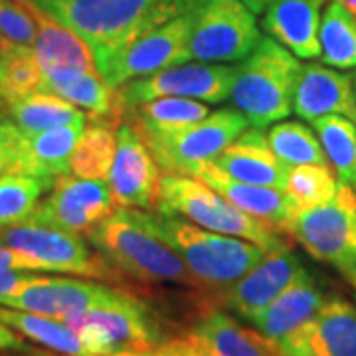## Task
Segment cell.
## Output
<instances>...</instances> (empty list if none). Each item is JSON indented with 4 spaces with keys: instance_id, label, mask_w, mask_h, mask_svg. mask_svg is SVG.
I'll return each instance as SVG.
<instances>
[{
    "instance_id": "obj_1",
    "label": "cell",
    "mask_w": 356,
    "mask_h": 356,
    "mask_svg": "<svg viewBox=\"0 0 356 356\" xmlns=\"http://www.w3.org/2000/svg\"><path fill=\"white\" fill-rule=\"evenodd\" d=\"M88 42L95 65L140 34L191 13L196 0H36Z\"/></svg>"
},
{
    "instance_id": "obj_2",
    "label": "cell",
    "mask_w": 356,
    "mask_h": 356,
    "mask_svg": "<svg viewBox=\"0 0 356 356\" xmlns=\"http://www.w3.org/2000/svg\"><path fill=\"white\" fill-rule=\"evenodd\" d=\"M86 240L115 269L125 271L135 280L198 287L180 255L154 232L149 212L117 208L111 216L89 232Z\"/></svg>"
},
{
    "instance_id": "obj_3",
    "label": "cell",
    "mask_w": 356,
    "mask_h": 356,
    "mask_svg": "<svg viewBox=\"0 0 356 356\" xmlns=\"http://www.w3.org/2000/svg\"><path fill=\"white\" fill-rule=\"evenodd\" d=\"M149 222L180 255L200 289L226 291L267 254L254 242L204 229L178 216L149 212Z\"/></svg>"
},
{
    "instance_id": "obj_4",
    "label": "cell",
    "mask_w": 356,
    "mask_h": 356,
    "mask_svg": "<svg viewBox=\"0 0 356 356\" xmlns=\"http://www.w3.org/2000/svg\"><path fill=\"white\" fill-rule=\"evenodd\" d=\"M156 212L165 216L182 218L210 232L254 242L267 254L293 248V243L287 240V234L283 236L281 229L273 228L259 218L245 214L200 178L191 175L163 172Z\"/></svg>"
},
{
    "instance_id": "obj_5",
    "label": "cell",
    "mask_w": 356,
    "mask_h": 356,
    "mask_svg": "<svg viewBox=\"0 0 356 356\" xmlns=\"http://www.w3.org/2000/svg\"><path fill=\"white\" fill-rule=\"evenodd\" d=\"M299 58L273 38H261L234 72L229 99L250 127L266 129L293 111Z\"/></svg>"
},
{
    "instance_id": "obj_6",
    "label": "cell",
    "mask_w": 356,
    "mask_h": 356,
    "mask_svg": "<svg viewBox=\"0 0 356 356\" xmlns=\"http://www.w3.org/2000/svg\"><path fill=\"white\" fill-rule=\"evenodd\" d=\"M287 236L321 264L337 269L356 289V191L339 186L327 204L299 210Z\"/></svg>"
},
{
    "instance_id": "obj_7",
    "label": "cell",
    "mask_w": 356,
    "mask_h": 356,
    "mask_svg": "<svg viewBox=\"0 0 356 356\" xmlns=\"http://www.w3.org/2000/svg\"><path fill=\"white\" fill-rule=\"evenodd\" d=\"M62 321L77 332L91 356L145 348L161 341V329L151 309L123 291H117L99 305L72 311Z\"/></svg>"
},
{
    "instance_id": "obj_8",
    "label": "cell",
    "mask_w": 356,
    "mask_h": 356,
    "mask_svg": "<svg viewBox=\"0 0 356 356\" xmlns=\"http://www.w3.org/2000/svg\"><path fill=\"white\" fill-rule=\"evenodd\" d=\"M188 16V54L196 62H242L261 40L255 14L242 0H196Z\"/></svg>"
},
{
    "instance_id": "obj_9",
    "label": "cell",
    "mask_w": 356,
    "mask_h": 356,
    "mask_svg": "<svg viewBox=\"0 0 356 356\" xmlns=\"http://www.w3.org/2000/svg\"><path fill=\"white\" fill-rule=\"evenodd\" d=\"M0 243L34 259L44 271L74 273L102 281L119 280L115 269L86 238L34 222L0 226Z\"/></svg>"
},
{
    "instance_id": "obj_10",
    "label": "cell",
    "mask_w": 356,
    "mask_h": 356,
    "mask_svg": "<svg viewBox=\"0 0 356 356\" xmlns=\"http://www.w3.org/2000/svg\"><path fill=\"white\" fill-rule=\"evenodd\" d=\"M248 127V119L236 107H224L218 111H210L202 121L178 129L170 135L140 139L147 143L165 172L192 177L198 166L214 161Z\"/></svg>"
},
{
    "instance_id": "obj_11",
    "label": "cell",
    "mask_w": 356,
    "mask_h": 356,
    "mask_svg": "<svg viewBox=\"0 0 356 356\" xmlns=\"http://www.w3.org/2000/svg\"><path fill=\"white\" fill-rule=\"evenodd\" d=\"M188 36L191 16L186 13L129 42L127 46L97 65V72L111 88H121L127 81L151 76L159 70L192 62Z\"/></svg>"
},
{
    "instance_id": "obj_12",
    "label": "cell",
    "mask_w": 356,
    "mask_h": 356,
    "mask_svg": "<svg viewBox=\"0 0 356 356\" xmlns=\"http://www.w3.org/2000/svg\"><path fill=\"white\" fill-rule=\"evenodd\" d=\"M117 210L107 180L64 177L54 178L51 192L36 204L24 222L64 229L77 236H88L97 224Z\"/></svg>"
},
{
    "instance_id": "obj_13",
    "label": "cell",
    "mask_w": 356,
    "mask_h": 356,
    "mask_svg": "<svg viewBox=\"0 0 356 356\" xmlns=\"http://www.w3.org/2000/svg\"><path fill=\"white\" fill-rule=\"evenodd\" d=\"M236 67L212 62H184L159 70L121 86L129 109L159 97H184L202 103H222L229 99Z\"/></svg>"
},
{
    "instance_id": "obj_14",
    "label": "cell",
    "mask_w": 356,
    "mask_h": 356,
    "mask_svg": "<svg viewBox=\"0 0 356 356\" xmlns=\"http://www.w3.org/2000/svg\"><path fill=\"white\" fill-rule=\"evenodd\" d=\"M161 177L159 163L147 143L129 121H123L117 129V151L107 177L117 208L156 212Z\"/></svg>"
},
{
    "instance_id": "obj_15",
    "label": "cell",
    "mask_w": 356,
    "mask_h": 356,
    "mask_svg": "<svg viewBox=\"0 0 356 356\" xmlns=\"http://www.w3.org/2000/svg\"><path fill=\"white\" fill-rule=\"evenodd\" d=\"M280 356H356V307L332 295L313 317L275 343Z\"/></svg>"
},
{
    "instance_id": "obj_16",
    "label": "cell",
    "mask_w": 356,
    "mask_h": 356,
    "mask_svg": "<svg viewBox=\"0 0 356 356\" xmlns=\"http://www.w3.org/2000/svg\"><path fill=\"white\" fill-rule=\"evenodd\" d=\"M115 293L117 289L95 281L40 275L38 280L28 283L18 293L0 297V305L62 321L67 313L99 305L111 299Z\"/></svg>"
},
{
    "instance_id": "obj_17",
    "label": "cell",
    "mask_w": 356,
    "mask_h": 356,
    "mask_svg": "<svg viewBox=\"0 0 356 356\" xmlns=\"http://www.w3.org/2000/svg\"><path fill=\"white\" fill-rule=\"evenodd\" d=\"M34 13L38 22V36L32 50L42 67V86L97 72L93 51L86 40L79 38L72 28L46 13L38 2Z\"/></svg>"
},
{
    "instance_id": "obj_18",
    "label": "cell",
    "mask_w": 356,
    "mask_h": 356,
    "mask_svg": "<svg viewBox=\"0 0 356 356\" xmlns=\"http://www.w3.org/2000/svg\"><path fill=\"white\" fill-rule=\"evenodd\" d=\"M303 269L293 248L269 252L243 277L222 291L224 305L245 321L261 313Z\"/></svg>"
},
{
    "instance_id": "obj_19",
    "label": "cell",
    "mask_w": 356,
    "mask_h": 356,
    "mask_svg": "<svg viewBox=\"0 0 356 356\" xmlns=\"http://www.w3.org/2000/svg\"><path fill=\"white\" fill-rule=\"evenodd\" d=\"M293 111L313 123L327 115H341L356 123L353 77L323 64H305L299 70Z\"/></svg>"
},
{
    "instance_id": "obj_20",
    "label": "cell",
    "mask_w": 356,
    "mask_h": 356,
    "mask_svg": "<svg viewBox=\"0 0 356 356\" xmlns=\"http://www.w3.org/2000/svg\"><path fill=\"white\" fill-rule=\"evenodd\" d=\"M192 177L200 178L210 188H214L220 196L238 206L245 214L264 220L273 228L281 229L283 234H287L291 220L299 212L285 191L236 180L228 177L224 170H220L212 161L198 166Z\"/></svg>"
},
{
    "instance_id": "obj_21",
    "label": "cell",
    "mask_w": 356,
    "mask_h": 356,
    "mask_svg": "<svg viewBox=\"0 0 356 356\" xmlns=\"http://www.w3.org/2000/svg\"><path fill=\"white\" fill-rule=\"evenodd\" d=\"M212 163L236 180L285 191L289 168L271 151L261 129H245Z\"/></svg>"
},
{
    "instance_id": "obj_22",
    "label": "cell",
    "mask_w": 356,
    "mask_h": 356,
    "mask_svg": "<svg viewBox=\"0 0 356 356\" xmlns=\"http://www.w3.org/2000/svg\"><path fill=\"white\" fill-rule=\"evenodd\" d=\"M318 0H271L261 16V28L301 60L321 56Z\"/></svg>"
},
{
    "instance_id": "obj_23",
    "label": "cell",
    "mask_w": 356,
    "mask_h": 356,
    "mask_svg": "<svg viewBox=\"0 0 356 356\" xmlns=\"http://www.w3.org/2000/svg\"><path fill=\"white\" fill-rule=\"evenodd\" d=\"M325 293L305 267L283 291L250 323L275 344L313 317L325 301Z\"/></svg>"
},
{
    "instance_id": "obj_24",
    "label": "cell",
    "mask_w": 356,
    "mask_h": 356,
    "mask_svg": "<svg viewBox=\"0 0 356 356\" xmlns=\"http://www.w3.org/2000/svg\"><path fill=\"white\" fill-rule=\"evenodd\" d=\"M88 123H70L34 135H22L16 145L18 172L54 178L72 172V154Z\"/></svg>"
},
{
    "instance_id": "obj_25",
    "label": "cell",
    "mask_w": 356,
    "mask_h": 356,
    "mask_svg": "<svg viewBox=\"0 0 356 356\" xmlns=\"http://www.w3.org/2000/svg\"><path fill=\"white\" fill-rule=\"evenodd\" d=\"M192 334L210 356H280L275 344L261 332L245 329L224 311L206 313Z\"/></svg>"
},
{
    "instance_id": "obj_26",
    "label": "cell",
    "mask_w": 356,
    "mask_h": 356,
    "mask_svg": "<svg viewBox=\"0 0 356 356\" xmlns=\"http://www.w3.org/2000/svg\"><path fill=\"white\" fill-rule=\"evenodd\" d=\"M208 113L210 107L196 99L159 97L129 109L125 121L137 129L143 139H149V137H165L178 129L194 125L202 121Z\"/></svg>"
},
{
    "instance_id": "obj_27",
    "label": "cell",
    "mask_w": 356,
    "mask_h": 356,
    "mask_svg": "<svg viewBox=\"0 0 356 356\" xmlns=\"http://www.w3.org/2000/svg\"><path fill=\"white\" fill-rule=\"evenodd\" d=\"M4 113L22 131V135H34L70 123H88V115L79 107L50 91H34L6 103Z\"/></svg>"
},
{
    "instance_id": "obj_28",
    "label": "cell",
    "mask_w": 356,
    "mask_h": 356,
    "mask_svg": "<svg viewBox=\"0 0 356 356\" xmlns=\"http://www.w3.org/2000/svg\"><path fill=\"white\" fill-rule=\"evenodd\" d=\"M0 318L18 334L42 344L51 353L64 356H91L86 344L77 337V332L72 331L60 318L2 305H0Z\"/></svg>"
},
{
    "instance_id": "obj_29",
    "label": "cell",
    "mask_w": 356,
    "mask_h": 356,
    "mask_svg": "<svg viewBox=\"0 0 356 356\" xmlns=\"http://www.w3.org/2000/svg\"><path fill=\"white\" fill-rule=\"evenodd\" d=\"M323 64L353 70L356 67V16L339 0H331L321 16L318 26Z\"/></svg>"
},
{
    "instance_id": "obj_30",
    "label": "cell",
    "mask_w": 356,
    "mask_h": 356,
    "mask_svg": "<svg viewBox=\"0 0 356 356\" xmlns=\"http://www.w3.org/2000/svg\"><path fill=\"white\" fill-rule=\"evenodd\" d=\"M318 140L331 161L339 182L348 184L356 191V123L341 117L327 115L313 121Z\"/></svg>"
},
{
    "instance_id": "obj_31",
    "label": "cell",
    "mask_w": 356,
    "mask_h": 356,
    "mask_svg": "<svg viewBox=\"0 0 356 356\" xmlns=\"http://www.w3.org/2000/svg\"><path fill=\"white\" fill-rule=\"evenodd\" d=\"M271 151L287 168L297 165H329L317 135L301 121H281L267 131Z\"/></svg>"
},
{
    "instance_id": "obj_32",
    "label": "cell",
    "mask_w": 356,
    "mask_h": 356,
    "mask_svg": "<svg viewBox=\"0 0 356 356\" xmlns=\"http://www.w3.org/2000/svg\"><path fill=\"white\" fill-rule=\"evenodd\" d=\"M117 151V131L91 123L86 125L72 154V172L79 178L107 180Z\"/></svg>"
},
{
    "instance_id": "obj_33",
    "label": "cell",
    "mask_w": 356,
    "mask_h": 356,
    "mask_svg": "<svg viewBox=\"0 0 356 356\" xmlns=\"http://www.w3.org/2000/svg\"><path fill=\"white\" fill-rule=\"evenodd\" d=\"M50 178L10 172L0 177V226L18 224L30 218L42 194L51 188Z\"/></svg>"
},
{
    "instance_id": "obj_34",
    "label": "cell",
    "mask_w": 356,
    "mask_h": 356,
    "mask_svg": "<svg viewBox=\"0 0 356 356\" xmlns=\"http://www.w3.org/2000/svg\"><path fill=\"white\" fill-rule=\"evenodd\" d=\"M341 182L334 178L329 165H297L287 170L285 192L297 210L315 208L332 200Z\"/></svg>"
},
{
    "instance_id": "obj_35",
    "label": "cell",
    "mask_w": 356,
    "mask_h": 356,
    "mask_svg": "<svg viewBox=\"0 0 356 356\" xmlns=\"http://www.w3.org/2000/svg\"><path fill=\"white\" fill-rule=\"evenodd\" d=\"M42 77V67L34 56V50L8 44L6 62L0 72V97L4 107L14 99L40 91Z\"/></svg>"
},
{
    "instance_id": "obj_36",
    "label": "cell",
    "mask_w": 356,
    "mask_h": 356,
    "mask_svg": "<svg viewBox=\"0 0 356 356\" xmlns=\"http://www.w3.org/2000/svg\"><path fill=\"white\" fill-rule=\"evenodd\" d=\"M36 0H0V38L18 48H34L38 36Z\"/></svg>"
},
{
    "instance_id": "obj_37",
    "label": "cell",
    "mask_w": 356,
    "mask_h": 356,
    "mask_svg": "<svg viewBox=\"0 0 356 356\" xmlns=\"http://www.w3.org/2000/svg\"><path fill=\"white\" fill-rule=\"evenodd\" d=\"M107 356H210L206 353L204 344L194 337H175L168 341H159L156 344L145 346V348H129V350H119Z\"/></svg>"
},
{
    "instance_id": "obj_38",
    "label": "cell",
    "mask_w": 356,
    "mask_h": 356,
    "mask_svg": "<svg viewBox=\"0 0 356 356\" xmlns=\"http://www.w3.org/2000/svg\"><path fill=\"white\" fill-rule=\"evenodd\" d=\"M36 271H22V269H2L0 271V297L14 295L28 283L38 280Z\"/></svg>"
},
{
    "instance_id": "obj_39",
    "label": "cell",
    "mask_w": 356,
    "mask_h": 356,
    "mask_svg": "<svg viewBox=\"0 0 356 356\" xmlns=\"http://www.w3.org/2000/svg\"><path fill=\"white\" fill-rule=\"evenodd\" d=\"M2 269H22V271H44L40 264L30 259L28 255L16 252L13 248H6L0 243V271Z\"/></svg>"
},
{
    "instance_id": "obj_40",
    "label": "cell",
    "mask_w": 356,
    "mask_h": 356,
    "mask_svg": "<svg viewBox=\"0 0 356 356\" xmlns=\"http://www.w3.org/2000/svg\"><path fill=\"white\" fill-rule=\"evenodd\" d=\"M0 348L2 350H20V353L26 348L20 334H16V331L10 329L2 318H0Z\"/></svg>"
},
{
    "instance_id": "obj_41",
    "label": "cell",
    "mask_w": 356,
    "mask_h": 356,
    "mask_svg": "<svg viewBox=\"0 0 356 356\" xmlns=\"http://www.w3.org/2000/svg\"><path fill=\"white\" fill-rule=\"evenodd\" d=\"M20 139H22V131L14 125V121L0 117V149L14 147Z\"/></svg>"
},
{
    "instance_id": "obj_42",
    "label": "cell",
    "mask_w": 356,
    "mask_h": 356,
    "mask_svg": "<svg viewBox=\"0 0 356 356\" xmlns=\"http://www.w3.org/2000/svg\"><path fill=\"white\" fill-rule=\"evenodd\" d=\"M18 172V153H16V145L0 149V177Z\"/></svg>"
},
{
    "instance_id": "obj_43",
    "label": "cell",
    "mask_w": 356,
    "mask_h": 356,
    "mask_svg": "<svg viewBox=\"0 0 356 356\" xmlns=\"http://www.w3.org/2000/svg\"><path fill=\"white\" fill-rule=\"evenodd\" d=\"M242 2L254 14H264V10H266L267 4H269L271 0H242Z\"/></svg>"
},
{
    "instance_id": "obj_44",
    "label": "cell",
    "mask_w": 356,
    "mask_h": 356,
    "mask_svg": "<svg viewBox=\"0 0 356 356\" xmlns=\"http://www.w3.org/2000/svg\"><path fill=\"white\" fill-rule=\"evenodd\" d=\"M6 54H8V44L0 38V72H2V65L6 62Z\"/></svg>"
},
{
    "instance_id": "obj_45",
    "label": "cell",
    "mask_w": 356,
    "mask_h": 356,
    "mask_svg": "<svg viewBox=\"0 0 356 356\" xmlns=\"http://www.w3.org/2000/svg\"><path fill=\"white\" fill-rule=\"evenodd\" d=\"M20 356H58V355H51V353H42V350H32V348H24ZM60 356H64V355H60Z\"/></svg>"
},
{
    "instance_id": "obj_46",
    "label": "cell",
    "mask_w": 356,
    "mask_h": 356,
    "mask_svg": "<svg viewBox=\"0 0 356 356\" xmlns=\"http://www.w3.org/2000/svg\"><path fill=\"white\" fill-rule=\"evenodd\" d=\"M339 2L343 4L344 8H348V10L356 16V0H339Z\"/></svg>"
},
{
    "instance_id": "obj_47",
    "label": "cell",
    "mask_w": 356,
    "mask_h": 356,
    "mask_svg": "<svg viewBox=\"0 0 356 356\" xmlns=\"http://www.w3.org/2000/svg\"><path fill=\"white\" fill-rule=\"evenodd\" d=\"M353 89H355V99H356V72H355V76H353Z\"/></svg>"
},
{
    "instance_id": "obj_48",
    "label": "cell",
    "mask_w": 356,
    "mask_h": 356,
    "mask_svg": "<svg viewBox=\"0 0 356 356\" xmlns=\"http://www.w3.org/2000/svg\"><path fill=\"white\" fill-rule=\"evenodd\" d=\"M0 111H4V103H2V97H0Z\"/></svg>"
},
{
    "instance_id": "obj_49",
    "label": "cell",
    "mask_w": 356,
    "mask_h": 356,
    "mask_svg": "<svg viewBox=\"0 0 356 356\" xmlns=\"http://www.w3.org/2000/svg\"><path fill=\"white\" fill-rule=\"evenodd\" d=\"M318 2H321V4H323V2H327V0H318Z\"/></svg>"
}]
</instances>
